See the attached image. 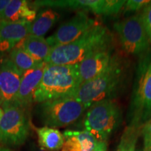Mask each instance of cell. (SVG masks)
Returning <instances> with one entry per match:
<instances>
[{"mask_svg": "<svg viewBox=\"0 0 151 151\" xmlns=\"http://www.w3.org/2000/svg\"><path fill=\"white\" fill-rule=\"evenodd\" d=\"M111 45L109 31L97 22L76 41L52 48L45 62L55 65H78L87 57Z\"/></svg>", "mask_w": 151, "mask_h": 151, "instance_id": "6da1fadb", "label": "cell"}, {"mask_svg": "<svg viewBox=\"0 0 151 151\" xmlns=\"http://www.w3.org/2000/svg\"><path fill=\"white\" fill-rule=\"evenodd\" d=\"M81 85L78 65H48L34 94V101L42 103L62 97H71Z\"/></svg>", "mask_w": 151, "mask_h": 151, "instance_id": "7a4b0ae2", "label": "cell"}, {"mask_svg": "<svg viewBox=\"0 0 151 151\" xmlns=\"http://www.w3.org/2000/svg\"><path fill=\"white\" fill-rule=\"evenodd\" d=\"M123 65L118 56L104 71L97 76L81 83L71 97L88 108L101 100L112 99L123 83Z\"/></svg>", "mask_w": 151, "mask_h": 151, "instance_id": "3957f363", "label": "cell"}, {"mask_svg": "<svg viewBox=\"0 0 151 151\" xmlns=\"http://www.w3.org/2000/svg\"><path fill=\"white\" fill-rule=\"evenodd\" d=\"M121 120V110L113 99L93 104L87 109L84 126L97 141L108 140Z\"/></svg>", "mask_w": 151, "mask_h": 151, "instance_id": "277c9868", "label": "cell"}, {"mask_svg": "<svg viewBox=\"0 0 151 151\" xmlns=\"http://www.w3.org/2000/svg\"><path fill=\"white\" fill-rule=\"evenodd\" d=\"M88 108L71 97H62L39 103L38 116L46 127L56 128L76 122Z\"/></svg>", "mask_w": 151, "mask_h": 151, "instance_id": "5b68a950", "label": "cell"}, {"mask_svg": "<svg viewBox=\"0 0 151 151\" xmlns=\"http://www.w3.org/2000/svg\"><path fill=\"white\" fill-rule=\"evenodd\" d=\"M4 114L0 122V144L4 146H21L29 132V119L25 109L14 104L3 105Z\"/></svg>", "mask_w": 151, "mask_h": 151, "instance_id": "8992f818", "label": "cell"}, {"mask_svg": "<svg viewBox=\"0 0 151 151\" xmlns=\"http://www.w3.org/2000/svg\"><path fill=\"white\" fill-rule=\"evenodd\" d=\"M114 29L127 53L139 55L149 48L150 40L139 14L116 22Z\"/></svg>", "mask_w": 151, "mask_h": 151, "instance_id": "52a82bcc", "label": "cell"}, {"mask_svg": "<svg viewBox=\"0 0 151 151\" xmlns=\"http://www.w3.org/2000/svg\"><path fill=\"white\" fill-rule=\"evenodd\" d=\"M125 2L122 0H46L35 1V5L50 9H80L83 11H91L99 16H109L118 14Z\"/></svg>", "mask_w": 151, "mask_h": 151, "instance_id": "ba28073f", "label": "cell"}, {"mask_svg": "<svg viewBox=\"0 0 151 151\" xmlns=\"http://www.w3.org/2000/svg\"><path fill=\"white\" fill-rule=\"evenodd\" d=\"M86 12L79 11L70 20L65 22L46 41L51 48L68 44L78 39L88 30L96 24Z\"/></svg>", "mask_w": 151, "mask_h": 151, "instance_id": "9c48e42d", "label": "cell"}, {"mask_svg": "<svg viewBox=\"0 0 151 151\" xmlns=\"http://www.w3.org/2000/svg\"><path fill=\"white\" fill-rule=\"evenodd\" d=\"M22 73L8 58L0 61V93L2 105L11 104L20 88Z\"/></svg>", "mask_w": 151, "mask_h": 151, "instance_id": "30bf717a", "label": "cell"}, {"mask_svg": "<svg viewBox=\"0 0 151 151\" xmlns=\"http://www.w3.org/2000/svg\"><path fill=\"white\" fill-rule=\"evenodd\" d=\"M116 55L111 46L98 50L87 57L78 64V71L81 84L94 78L110 65Z\"/></svg>", "mask_w": 151, "mask_h": 151, "instance_id": "8fae6325", "label": "cell"}, {"mask_svg": "<svg viewBox=\"0 0 151 151\" xmlns=\"http://www.w3.org/2000/svg\"><path fill=\"white\" fill-rule=\"evenodd\" d=\"M46 65L44 62L23 73L20 88L13 102L14 104L26 110L34 102V94L40 84Z\"/></svg>", "mask_w": 151, "mask_h": 151, "instance_id": "7c38bea8", "label": "cell"}, {"mask_svg": "<svg viewBox=\"0 0 151 151\" xmlns=\"http://www.w3.org/2000/svg\"><path fill=\"white\" fill-rule=\"evenodd\" d=\"M28 22H0V52H10L29 35Z\"/></svg>", "mask_w": 151, "mask_h": 151, "instance_id": "4fadbf2b", "label": "cell"}, {"mask_svg": "<svg viewBox=\"0 0 151 151\" xmlns=\"http://www.w3.org/2000/svg\"><path fill=\"white\" fill-rule=\"evenodd\" d=\"M134 119L139 122L146 120L151 114V62L141 76L135 94Z\"/></svg>", "mask_w": 151, "mask_h": 151, "instance_id": "5bb4252c", "label": "cell"}, {"mask_svg": "<svg viewBox=\"0 0 151 151\" xmlns=\"http://www.w3.org/2000/svg\"><path fill=\"white\" fill-rule=\"evenodd\" d=\"M62 134L64 144L61 151H92L98 142L86 130L68 129Z\"/></svg>", "mask_w": 151, "mask_h": 151, "instance_id": "9a60e30c", "label": "cell"}, {"mask_svg": "<svg viewBox=\"0 0 151 151\" xmlns=\"http://www.w3.org/2000/svg\"><path fill=\"white\" fill-rule=\"evenodd\" d=\"M37 17L35 9L25 0H11L4 13L3 21L32 22Z\"/></svg>", "mask_w": 151, "mask_h": 151, "instance_id": "2e32d148", "label": "cell"}, {"mask_svg": "<svg viewBox=\"0 0 151 151\" xmlns=\"http://www.w3.org/2000/svg\"><path fill=\"white\" fill-rule=\"evenodd\" d=\"M17 46L23 49L31 58L39 62L46 61L52 49L44 37L32 35H28Z\"/></svg>", "mask_w": 151, "mask_h": 151, "instance_id": "e0dca14e", "label": "cell"}, {"mask_svg": "<svg viewBox=\"0 0 151 151\" xmlns=\"http://www.w3.org/2000/svg\"><path fill=\"white\" fill-rule=\"evenodd\" d=\"M38 142L44 151H60L64 144L63 134L58 129L49 127L37 128Z\"/></svg>", "mask_w": 151, "mask_h": 151, "instance_id": "ac0fdd59", "label": "cell"}, {"mask_svg": "<svg viewBox=\"0 0 151 151\" xmlns=\"http://www.w3.org/2000/svg\"><path fill=\"white\" fill-rule=\"evenodd\" d=\"M59 18V14L52 9H43L37 15L35 20L30 23L29 35L43 37Z\"/></svg>", "mask_w": 151, "mask_h": 151, "instance_id": "d6986e66", "label": "cell"}, {"mask_svg": "<svg viewBox=\"0 0 151 151\" xmlns=\"http://www.w3.org/2000/svg\"><path fill=\"white\" fill-rule=\"evenodd\" d=\"M141 123L132 122L124 129L116 151H138L137 143L139 135L141 134Z\"/></svg>", "mask_w": 151, "mask_h": 151, "instance_id": "ffe728a7", "label": "cell"}, {"mask_svg": "<svg viewBox=\"0 0 151 151\" xmlns=\"http://www.w3.org/2000/svg\"><path fill=\"white\" fill-rule=\"evenodd\" d=\"M9 58L22 73L43 63L35 61L23 49L18 46H16L9 52Z\"/></svg>", "mask_w": 151, "mask_h": 151, "instance_id": "44dd1931", "label": "cell"}, {"mask_svg": "<svg viewBox=\"0 0 151 151\" xmlns=\"http://www.w3.org/2000/svg\"><path fill=\"white\" fill-rule=\"evenodd\" d=\"M139 15L151 43V1L143 9Z\"/></svg>", "mask_w": 151, "mask_h": 151, "instance_id": "7402d4cb", "label": "cell"}, {"mask_svg": "<svg viewBox=\"0 0 151 151\" xmlns=\"http://www.w3.org/2000/svg\"><path fill=\"white\" fill-rule=\"evenodd\" d=\"M150 1L147 0H129L124 4V10L126 13L136 12L143 9Z\"/></svg>", "mask_w": 151, "mask_h": 151, "instance_id": "603a6c76", "label": "cell"}, {"mask_svg": "<svg viewBox=\"0 0 151 151\" xmlns=\"http://www.w3.org/2000/svg\"><path fill=\"white\" fill-rule=\"evenodd\" d=\"M141 134L143 139V151L151 150V119L142 127Z\"/></svg>", "mask_w": 151, "mask_h": 151, "instance_id": "cb8c5ba5", "label": "cell"}, {"mask_svg": "<svg viewBox=\"0 0 151 151\" xmlns=\"http://www.w3.org/2000/svg\"><path fill=\"white\" fill-rule=\"evenodd\" d=\"M11 0H0V22L3 21L4 13Z\"/></svg>", "mask_w": 151, "mask_h": 151, "instance_id": "d4e9b609", "label": "cell"}, {"mask_svg": "<svg viewBox=\"0 0 151 151\" xmlns=\"http://www.w3.org/2000/svg\"><path fill=\"white\" fill-rule=\"evenodd\" d=\"M92 151H107V144L105 141H98Z\"/></svg>", "mask_w": 151, "mask_h": 151, "instance_id": "484cf974", "label": "cell"}, {"mask_svg": "<svg viewBox=\"0 0 151 151\" xmlns=\"http://www.w3.org/2000/svg\"><path fill=\"white\" fill-rule=\"evenodd\" d=\"M0 151H12L10 149L5 148V147H0Z\"/></svg>", "mask_w": 151, "mask_h": 151, "instance_id": "4316f807", "label": "cell"}, {"mask_svg": "<svg viewBox=\"0 0 151 151\" xmlns=\"http://www.w3.org/2000/svg\"><path fill=\"white\" fill-rule=\"evenodd\" d=\"M3 114H4L3 109L0 108V122H1V118H2V116H3Z\"/></svg>", "mask_w": 151, "mask_h": 151, "instance_id": "83f0119b", "label": "cell"}, {"mask_svg": "<svg viewBox=\"0 0 151 151\" xmlns=\"http://www.w3.org/2000/svg\"><path fill=\"white\" fill-rule=\"evenodd\" d=\"M2 105V101H1V93H0V106Z\"/></svg>", "mask_w": 151, "mask_h": 151, "instance_id": "f1b7e54d", "label": "cell"}, {"mask_svg": "<svg viewBox=\"0 0 151 151\" xmlns=\"http://www.w3.org/2000/svg\"><path fill=\"white\" fill-rule=\"evenodd\" d=\"M150 151H151V150H150Z\"/></svg>", "mask_w": 151, "mask_h": 151, "instance_id": "f546056e", "label": "cell"}]
</instances>
